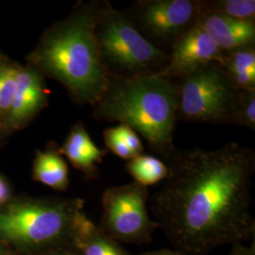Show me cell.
Returning <instances> with one entry per match:
<instances>
[{
  "instance_id": "9a60e30c",
  "label": "cell",
  "mask_w": 255,
  "mask_h": 255,
  "mask_svg": "<svg viewBox=\"0 0 255 255\" xmlns=\"http://www.w3.org/2000/svg\"><path fill=\"white\" fill-rule=\"evenodd\" d=\"M126 168L134 182L146 187L165 180L168 174L167 165L150 155H139L128 160Z\"/></svg>"
},
{
  "instance_id": "8992f818",
  "label": "cell",
  "mask_w": 255,
  "mask_h": 255,
  "mask_svg": "<svg viewBox=\"0 0 255 255\" xmlns=\"http://www.w3.org/2000/svg\"><path fill=\"white\" fill-rule=\"evenodd\" d=\"M201 1L138 0L125 13L147 41L168 53L174 42L196 24Z\"/></svg>"
},
{
  "instance_id": "30bf717a",
  "label": "cell",
  "mask_w": 255,
  "mask_h": 255,
  "mask_svg": "<svg viewBox=\"0 0 255 255\" xmlns=\"http://www.w3.org/2000/svg\"><path fill=\"white\" fill-rule=\"evenodd\" d=\"M197 23L224 54L255 46V20H240L201 12Z\"/></svg>"
},
{
  "instance_id": "d6986e66",
  "label": "cell",
  "mask_w": 255,
  "mask_h": 255,
  "mask_svg": "<svg viewBox=\"0 0 255 255\" xmlns=\"http://www.w3.org/2000/svg\"><path fill=\"white\" fill-rule=\"evenodd\" d=\"M103 138L106 147L114 154L119 156L125 160H130L133 158L131 152L128 148L123 140L119 134L117 128H107L103 131Z\"/></svg>"
},
{
  "instance_id": "2e32d148",
  "label": "cell",
  "mask_w": 255,
  "mask_h": 255,
  "mask_svg": "<svg viewBox=\"0 0 255 255\" xmlns=\"http://www.w3.org/2000/svg\"><path fill=\"white\" fill-rule=\"evenodd\" d=\"M201 12L240 19L255 20V0H202Z\"/></svg>"
},
{
  "instance_id": "5bb4252c",
  "label": "cell",
  "mask_w": 255,
  "mask_h": 255,
  "mask_svg": "<svg viewBox=\"0 0 255 255\" xmlns=\"http://www.w3.org/2000/svg\"><path fill=\"white\" fill-rule=\"evenodd\" d=\"M33 172L37 181L51 188L63 190L68 184L67 164L55 150L37 153Z\"/></svg>"
},
{
  "instance_id": "8fae6325",
  "label": "cell",
  "mask_w": 255,
  "mask_h": 255,
  "mask_svg": "<svg viewBox=\"0 0 255 255\" xmlns=\"http://www.w3.org/2000/svg\"><path fill=\"white\" fill-rule=\"evenodd\" d=\"M46 101V90L40 74L29 68L18 70L16 90L7 117L9 123L18 125L30 119Z\"/></svg>"
},
{
  "instance_id": "ba28073f",
  "label": "cell",
  "mask_w": 255,
  "mask_h": 255,
  "mask_svg": "<svg viewBox=\"0 0 255 255\" xmlns=\"http://www.w3.org/2000/svg\"><path fill=\"white\" fill-rule=\"evenodd\" d=\"M147 188L135 182L108 188L102 198L106 230L124 241L145 238L153 227L147 213Z\"/></svg>"
},
{
  "instance_id": "7a4b0ae2",
  "label": "cell",
  "mask_w": 255,
  "mask_h": 255,
  "mask_svg": "<svg viewBox=\"0 0 255 255\" xmlns=\"http://www.w3.org/2000/svg\"><path fill=\"white\" fill-rule=\"evenodd\" d=\"M106 0L82 5L43 37L35 60L46 75L61 82L74 100L94 105L108 83L96 37Z\"/></svg>"
},
{
  "instance_id": "52a82bcc",
  "label": "cell",
  "mask_w": 255,
  "mask_h": 255,
  "mask_svg": "<svg viewBox=\"0 0 255 255\" xmlns=\"http://www.w3.org/2000/svg\"><path fill=\"white\" fill-rule=\"evenodd\" d=\"M70 219L69 207L62 203L13 205L0 212V238L15 243H45L59 237Z\"/></svg>"
},
{
  "instance_id": "ffe728a7",
  "label": "cell",
  "mask_w": 255,
  "mask_h": 255,
  "mask_svg": "<svg viewBox=\"0 0 255 255\" xmlns=\"http://www.w3.org/2000/svg\"><path fill=\"white\" fill-rule=\"evenodd\" d=\"M116 128L121 139L131 152L133 158L139 155L144 154L145 148L143 146V143L137 135L136 132L131 128L124 124H119Z\"/></svg>"
},
{
  "instance_id": "5b68a950",
  "label": "cell",
  "mask_w": 255,
  "mask_h": 255,
  "mask_svg": "<svg viewBox=\"0 0 255 255\" xmlns=\"http://www.w3.org/2000/svg\"><path fill=\"white\" fill-rule=\"evenodd\" d=\"M177 121L234 125L241 90L219 63L203 64L174 80Z\"/></svg>"
},
{
  "instance_id": "7402d4cb",
  "label": "cell",
  "mask_w": 255,
  "mask_h": 255,
  "mask_svg": "<svg viewBox=\"0 0 255 255\" xmlns=\"http://www.w3.org/2000/svg\"><path fill=\"white\" fill-rule=\"evenodd\" d=\"M9 197V189L8 184L0 177V204L8 201Z\"/></svg>"
},
{
  "instance_id": "3957f363",
  "label": "cell",
  "mask_w": 255,
  "mask_h": 255,
  "mask_svg": "<svg viewBox=\"0 0 255 255\" xmlns=\"http://www.w3.org/2000/svg\"><path fill=\"white\" fill-rule=\"evenodd\" d=\"M93 106L95 119L131 128L164 161L177 148L173 143L177 103L172 80L157 74L109 76L104 91Z\"/></svg>"
},
{
  "instance_id": "7c38bea8",
  "label": "cell",
  "mask_w": 255,
  "mask_h": 255,
  "mask_svg": "<svg viewBox=\"0 0 255 255\" xmlns=\"http://www.w3.org/2000/svg\"><path fill=\"white\" fill-rule=\"evenodd\" d=\"M62 150L73 165L88 174L97 172V164H101L107 154L96 146L82 123L74 126Z\"/></svg>"
},
{
  "instance_id": "603a6c76",
  "label": "cell",
  "mask_w": 255,
  "mask_h": 255,
  "mask_svg": "<svg viewBox=\"0 0 255 255\" xmlns=\"http://www.w3.org/2000/svg\"><path fill=\"white\" fill-rule=\"evenodd\" d=\"M231 255H255L254 251L246 249H237Z\"/></svg>"
},
{
  "instance_id": "4fadbf2b",
  "label": "cell",
  "mask_w": 255,
  "mask_h": 255,
  "mask_svg": "<svg viewBox=\"0 0 255 255\" xmlns=\"http://www.w3.org/2000/svg\"><path fill=\"white\" fill-rule=\"evenodd\" d=\"M221 65L238 90H255V46L224 54Z\"/></svg>"
},
{
  "instance_id": "cb8c5ba5",
  "label": "cell",
  "mask_w": 255,
  "mask_h": 255,
  "mask_svg": "<svg viewBox=\"0 0 255 255\" xmlns=\"http://www.w3.org/2000/svg\"><path fill=\"white\" fill-rule=\"evenodd\" d=\"M149 255H177L176 254H172L169 252H161V253H157V254H152Z\"/></svg>"
},
{
  "instance_id": "44dd1931",
  "label": "cell",
  "mask_w": 255,
  "mask_h": 255,
  "mask_svg": "<svg viewBox=\"0 0 255 255\" xmlns=\"http://www.w3.org/2000/svg\"><path fill=\"white\" fill-rule=\"evenodd\" d=\"M85 255H122L109 241L103 238H95L86 246Z\"/></svg>"
},
{
  "instance_id": "277c9868",
  "label": "cell",
  "mask_w": 255,
  "mask_h": 255,
  "mask_svg": "<svg viewBox=\"0 0 255 255\" xmlns=\"http://www.w3.org/2000/svg\"><path fill=\"white\" fill-rule=\"evenodd\" d=\"M101 63L109 76L135 77L160 73L168 54L147 41L125 11L105 2L96 27Z\"/></svg>"
},
{
  "instance_id": "e0dca14e",
  "label": "cell",
  "mask_w": 255,
  "mask_h": 255,
  "mask_svg": "<svg viewBox=\"0 0 255 255\" xmlns=\"http://www.w3.org/2000/svg\"><path fill=\"white\" fill-rule=\"evenodd\" d=\"M18 70L0 64V119L8 117L17 84Z\"/></svg>"
},
{
  "instance_id": "ac0fdd59",
  "label": "cell",
  "mask_w": 255,
  "mask_h": 255,
  "mask_svg": "<svg viewBox=\"0 0 255 255\" xmlns=\"http://www.w3.org/2000/svg\"><path fill=\"white\" fill-rule=\"evenodd\" d=\"M234 125L255 130V90L240 92L235 113Z\"/></svg>"
},
{
  "instance_id": "6da1fadb",
  "label": "cell",
  "mask_w": 255,
  "mask_h": 255,
  "mask_svg": "<svg viewBox=\"0 0 255 255\" xmlns=\"http://www.w3.org/2000/svg\"><path fill=\"white\" fill-rule=\"evenodd\" d=\"M165 162L168 174L150 210L174 246L201 255L252 238V147L232 142L214 150L176 148Z\"/></svg>"
},
{
  "instance_id": "9c48e42d",
  "label": "cell",
  "mask_w": 255,
  "mask_h": 255,
  "mask_svg": "<svg viewBox=\"0 0 255 255\" xmlns=\"http://www.w3.org/2000/svg\"><path fill=\"white\" fill-rule=\"evenodd\" d=\"M167 54L166 65L157 75L172 81L203 64H222L224 59V53L197 22L174 42Z\"/></svg>"
},
{
  "instance_id": "d4e9b609",
  "label": "cell",
  "mask_w": 255,
  "mask_h": 255,
  "mask_svg": "<svg viewBox=\"0 0 255 255\" xmlns=\"http://www.w3.org/2000/svg\"><path fill=\"white\" fill-rule=\"evenodd\" d=\"M0 255H4V254L2 253V251H1V250H0Z\"/></svg>"
}]
</instances>
